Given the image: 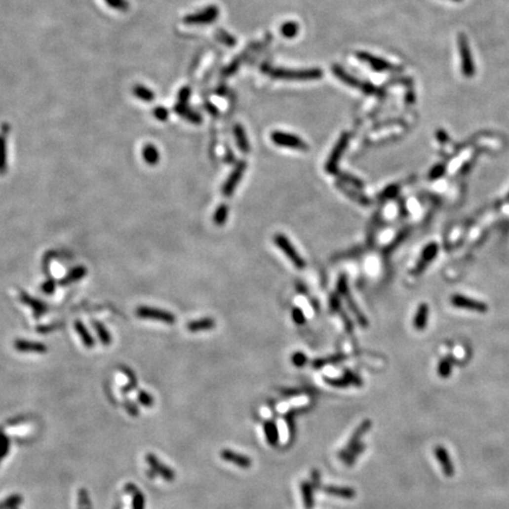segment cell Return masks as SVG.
<instances>
[{
    "instance_id": "1",
    "label": "cell",
    "mask_w": 509,
    "mask_h": 509,
    "mask_svg": "<svg viewBox=\"0 0 509 509\" xmlns=\"http://www.w3.org/2000/svg\"><path fill=\"white\" fill-rule=\"evenodd\" d=\"M263 71L267 72L270 77L285 80H315L322 77L323 72L319 69H306V70H290L269 68L265 66Z\"/></svg>"
},
{
    "instance_id": "2",
    "label": "cell",
    "mask_w": 509,
    "mask_h": 509,
    "mask_svg": "<svg viewBox=\"0 0 509 509\" xmlns=\"http://www.w3.org/2000/svg\"><path fill=\"white\" fill-rule=\"evenodd\" d=\"M333 72L335 73V76L340 79V80H342L343 83L348 85V86L358 88V90H361L362 92H364L367 94L381 96V91L379 90V88H376L374 85H371L370 83H367V81H363V80H359V79L353 77V76L349 75V73H347L346 70L341 68L340 65H334Z\"/></svg>"
},
{
    "instance_id": "3",
    "label": "cell",
    "mask_w": 509,
    "mask_h": 509,
    "mask_svg": "<svg viewBox=\"0 0 509 509\" xmlns=\"http://www.w3.org/2000/svg\"><path fill=\"white\" fill-rule=\"evenodd\" d=\"M274 240H275V244L278 246L279 250H282V252H284V255L290 260L295 268H297V269L300 270L306 268V261H304L303 257L298 254V251L295 249V246L291 244V242L288 239V237H286L285 235L276 234L275 237H274Z\"/></svg>"
},
{
    "instance_id": "4",
    "label": "cell",
    "mask_w": 509,
    "mask_h": 509,
    "mask_svg": "<svg viewBox=\"0 0 509 509\" xmlns=\"http://www.w3.org/2000/svg\"><path fill=\"white\" fill-rule=\"evenodd\" d=\"M350 135L348 132L342 133V136L338 138L336 144H335L333 151H331L330 156L328 158L327 164H325V171L328 173H331V175H336L338 173V163H340L341 158H342L344 151H346L347 146L349 144Z\"/></svg>"
},
{
    "instance_id": "5",
    "label": "cell",
    "mask_w": 509,
    "mask_h": 509,
    "mask_svg": "<svg viewBox=\"0 0 509 509\" xmlns=\"http://www.w3.org/2000/svg\"><path fill=\"white\" fill-rule=\"evenodd\" d=\"M271 141L275 143L276 145L278 146H284V148H290V149H296V150L300 151H307L309 149V146L303 139H301L300 137L291 135V133L282 132V131H274L270 136Z\"/></svg>"
},
{
    "instance_id": "6",
    "label": "cell",
    "mask_w": 509,
    "mask_h": 509,
    "mask_svg": "<svg viewBox=\"0 0 509 509\" xmlns=\"http://www.w3.org/2000/svg\"><path fill=\"white\" fill-rule=\"evenodd\" d=\"M137 316L141 317V318H146V319H155V321L166 323V324H175L176 323V316L171 313L170 312H166V310L158 309V308H152V307H138L136 310Z\"/></svg>"
},
{
    "instance_id": "7",
    "label": "cell",
    "mask_w": 509,
    "mask_h": 509,
    "mask_svg": "<svg viewBox=\"0 0 509 509\" xmlns=\"http://www.w3.org/2000/svg\"><path fill=\"white\" fill-rule=\"evenodd\" d=\"M246 170V161L239 160L238 163L236 164L233 172L230 173V176L228 177V179L225 181L223 188H222V193H223L224 196L230 197L231 195L235 193L236 188L238 187L240 179H242L243 175H244Z\"/></svg>"
},
{
    "instance_id": "8",
    "label": "cell",
    "mask_w": 509,
    "mask_h": 509,
    "mask_svg": "<svg viewBox=\"0 0 509 509\" xmlns=\"http://www.w3.org/2000/svg\"><path fill=\"white\" fill-rule=\"evenodd\" d=\"M218 14V7H216V6H210V7L204 8L203 11L196 12V13L187 16L184 18V21L187 24H194V25H197V24H199V25H202V24H210L216 20Z\"/></svg>"
},
{
    "instance_id": "9",
    "label": "cell",
    "mask_w": 509,
    "mask_h": 509,
    "mask_svg": "<svg viewBox=\"0 0 509 509\" xmlns=\"http://www.w3.org/2000/svg\"><path fill=\"white\" fill-rule=\"evenodd\" d=\"M357 58L362 62L367 63L375 71H390V70H397L395 65L390 64L387 60L380 57H375L373 54L367 52H357Z\"/></svg>"
},
{
    "instance_id": "10",
    "label": "cell",
    "mask_w": 509,
    "mask_h": 509,
    "mask_svg": "<svg viewBox=\"0 0 509 509\" xmlns=\"http://www.w3.org/2000/svg\"><path fill=\"white\" fill-rule=\"evenodd\" d=\"M459 47H460V53H461L463 73H465L467 77H471V76L474 75V64H473V59H471V57H470V51H469V48H468V44H467V40H466L465 36H460Z\"/></svg>"
},
{
    "instance_id": "11",
    "label": "cell",
    "mask_w": 509,
    "mask_h": 509,
    "mask_svg": "<svg viewBox=\"0 0 509 509\" xmlns=\"http://www.w3.org/2000/svg\"><path fill=\"white\" fill-rule=\"evenodd\" d=\"M146 462H148V465L154 469L155 473L159 474L160 476H163L166 481H172L173 478H175V474H173L172 469H170L169 467H166L165 465H163L154 454H148V455H146Z\"/></svg>"
},
{
    "instance_id": "12",
    "label": "cell",
    "mask_w": 509,
    "mask_h": 509,
    "mask_svg": "<svg viewBox=\"0 0 509 509\" xmlns=\"http://www.w3.org/2000/svg\"><path fill=\"white\" fill-rule=\"evenodd\" d=\"M14 348L20 352H36V353H44L47 352V348L45 344L40 342H33V341L26 340H16L14 341Z\"/></svg>"
},
{
    "instance_id": "13",
    "label": "cell",
    "mask_w": 509,
    "mask_h": 509,
    "mask_svg": "<svg viewBox=\"0 0 509 509\" xmlns=\"http://www.w3.org/2000/svg\"><path fill=\"white\" fill-rule=\"evenodd\" d=\"M435 455H436L438 463L442 467V470H443V474L446 475L447 477L453 476L454 473H455V469H454V465L450 461V457L448 455V452L446 448L443 447H437L435 449Z\"/></svg>"
},
{
    "instance_id": "14",
    "label": "cell",
    "mask_w": 509,
    "mask_h": 509,
    "mask_svg": "<svg viewBox=\"0 0 509 509\" xmlns=\"http://www.w3.org/2000/svg\"><path fill=\"white\" fill-rule=\"evenodd\" d=\"M215 327H216V322H215V319L211 318V317L195 319V321L189 322L187 324L188 330L191 331V333H198V331L210 330V329H212Z\"/></svg>"
},
{
    "instance_id": "15",
    "label": "cell",
    "mask_w": 509,
    "mask_h": 509,
    "mask_svg": "<svg viewBox=\"0 0 509 509\" xmlns=\"http://www.w3.org/2000/svg\"><path fill=\"white\" fill-rule=\"evenodd\" d=\"M20 298H21V301H23V303H25V304H27V306H30L32 308V310L35 312L36 317L41 316L42 313H46V310L48 309V307L44 303V302L40 300H37V298H33L30 296V295L24 294V292L20 295Z\"/></svg>"
},
{
    "instance_id": "16",
    "label": "cell",
    "mask_w": 509,
    "mask_h": 509,
    "mask_svg": "<svg viewBox=\"0 0 509 509\" xmlns=\"http://www.w3.org/2000/svg\"><path fill=\"white\" fill-rule=\"evenodd\" d=\"M86 268L83 267V265H78V267L73 268V269L70 271V273L66 275L64 278L60 281V284L62 285H70L72 283L80 281L81 278H84L86 276Z\"/></svg>"
},
{
    "instance_id": "17",
    "label": "cell",
    "mask_w": 509,
    "mask_h": 509,
    "mask_svg": "<svg viewBox=\"0 0 509 509\" xmlns=\"http://www.w3.org/2000/svg\"><path fill=\"white\" fill-rule=\"evenodd\" d=\"M336 185H337V188L340 189V190L342 191L344 195H347V196H348L349 198H352V200H355V202L359 203V204H361V205H368V204L371 203V200L369 199V198L365 197L364 195L359 194L358 190L347 188L346 185L343 184V183H337Z\"/></svg>"
},
{
    "instance_id": "18",
    "label": "cell",
    "mask_w": 509,
    "mask_h": 509,
    "mask_svg": "<svg viewBox=\"0 0 509 509\" xmlns=\"http://www.w3.org/2000/svg\"><path fill=\"white\" fill-rule=\"evenodd\" d=\"M234 133L235 137H236L237 145H238L239 150L243 152V154H248L250 151V144L248 141V137H246V133L244 129H243L242 125L236 124L234 127Z\"/></svg>"
},
{
    "instance_id": "19",
    "label": "cell",
    "mask_w": 509,
    "mask_h": 509,
    "mask_svg": "<svg viewBox=\"0 0 509 509\" xmlns=\"http://www.w3.org/2000/svg\"><path fill=\"white\" fill-rule=\"evenodd\" d=\"M75 328H76V331H77L79 336H80L81 342L84 343V346L87 347V348H92V347L94 346V340H93V337L91 336V334L88 333L87 328L85 327L84 323L80 321H76Z\"/></svg>"
},
{
    "instance_id": "20",
    "label": "cell",
    "mask_w": 509,
    "mask_h": 509,
    "mask_svg": "<svg viewBox=\"0 0 509 509\" xmlns=\"http://www.w3.org/2000/svg\"><path fill=\"white\" fill-rule=\"evenodd\" d=\"M143 158H144L145 163L149 164V165H156L159 161V152H158L157 148L152 144H148L144 146L143 149Z\"/></svg>"
},
{
    "instance_id": "21",
    "label": "cell",
    "mask_w": 509,
    "mask_h": 509,
    "mask_svg": "<svg viewBox=\"0 0 509 509\" xmlns=\"http://www.w3.org/2000/svg\"><path fill=\"white\" fill-rule=\"evenodd\" d=\"M344 297H346L347 304H348V307H349L350 312H352V313H353V315H355L356 319H357V322L359 323V324L362 325V327H368L369 323H368V321H367V318H365V316L363 315V313H361V310H359V308H358L357 306H356V303H355V302H353L352 298L350 297V295H349V294H348V295H346V296H344Z\"/></svg>"
},
{
    "instance_id": "22",
    "label": "cell",
    "mask_w": 509,
    "mask_h": 509,
    "mask_svg": "<svg viewBox=\"0 0 509 509\" xmlns=\"http://www.w3.org/2000/svg\"><path fill=\"white\" fill-rule=\"evenodd\" d=\"M176 111L178 112V115L183 116V117H184L185 119L193 121L194 124H199L200 121H202V118H200L199 115L196 114V112L191 111V110L189 109L185 104H183V103H181V104L177 105Z\"/></svg>"
},
{
    "instance_id": "23",
    "label": "cell",
    "mask_w": 509,
    "mask_h": 509,
    "mask_svg": "<svg viewBox=\"0 0 509 509\" xmlns=\"http://www.w3.org/2000/svg\"><path fill=\"white\" fill-rule=\"evenodd\" d=\"M427 318H428V307L426 304H421L417 310L415 318H414V325H415L416 329L421 330L426 327L427 324Z\"/></svg>"
},
{
    "instance_id": "24",
    "label": "cell",
    "mask_w": 509,
    "mask_h": 509,
    "mask_svg": "<svg viewBox=\"0 0 509 509\" xmlns=\"http://www.w3.org/2000/svg\"><path fill=\"white\" fill-rule=\"evenodd\" d=\"M229 216V206L227 204H221L215 213H213V223L217 225H223L227 222Z\"/></svg>"
},
{
    "instance_id": "25",
    "label": "cell",
    "mask_w": 509,
    "mask_h": 509,
    "mask_svg": "<svg viewBox=\"0 0 509 509\" xmlns=\"http://www.w3.org/2000/svg\"><path fill=\"white\" fill-rule=\"evenodd\" d=\"M93 327L94 329H96L97 331V335H98L100 342H102L103 344H105V346H109L110 343H111V335H110V333L108 331V329L105 328L104 324H102L100 322H93Z\"/></svg>"
},
{
    "instance_id": "26",
    "label": "cell",
    "mask_w": 509,
    "mask_h": 509,
    "mask_svg": "<svg viewBox=\"0 0 509 509\" xmlns=\"http://www.w3.org/2000/svg\"><path fill=\"white\" fill-rule=\"evenodd\" d=\"M435 252H436V246H435V244H431L427 248L425 251H423V255H422V260L420 261L419 265H417L416 268V273H420L423 269V267L428 263L429 261L431 260L432 257L435 256Z\"/></svg>"
},
{
    "instance_id": "27",
    "label": "cell",
    "mask_w": 509,
    "mask_h": 509,
    "mask_svg": "<svg viewBox=\"0 0 509 509\" xmlns=\"http://www.w3.org/2000/svg\"><path fill=\"white\" fill-rule=\"evenodd\" d=\"M298 30H300V26H298L297 23H295V21H288V23L282 25L281 33L285 38H294L298 33Z\"/></svg>"
},
{
    "instance_id": "28",
    "label": "cell",
    "mask_w": 509,
    "mask_h": 509,
    "mask_svg": "<svg viewBox=\"0 0 509 509\" xmlns=\"http://www.w3.org/2000/svg\"><path fill=\"white\" fill-rule=\"evenodd\" d=\"M129 488L131 489L130 492L133 494V509H144V496H143V494L135 486H129Z\"/></svg>"
},
{
    "instance_id": "29",
    "label": "cell",
    "mask_w": 509,
    "mask_h": 509,
    "mask_svg": "<svg viewBox=\"0 0 509 509\" xmlns=\"http://www.w3.org/2000/svg\"><path fill=\"white\" fill-rule=\"evenodd\" d=\"M338 177H340L341 181L347 182L349 185H352V188L355 189H362L364 187L363 182L361 179L357 178V177H353L352 175H348V173H338Z\"/></svg>"
},
{
    "instance_id": "30",
    "label": "cell",
    "mask_w": 509,
    "mask_h": 509,
    "mask_svg": "<svg viewBox=\"0 0 509 509\" xmlns=\"http://www.w3.org/2000/svg\"><path fill=\"white\" fill-rule=\"evenodd\" d=\"M133 92H135V96L138 97L139 99L145 100V102H149V100H152L155 98L154 92L145 86H136L133 88Z\"/></svg>"
},
{
    "instance_id": "31",
    "label": "cell",
    "mask_w": 509,
    "mask_h": 509,
    "mask_svg": "<svg viewBox=\"0 0 509 509\" xmlns=\"http://www.w3.org/2000/svg\"><path fill=\"white\" fill-rule=\"evenodd\" d=\"M8 450H10V440L6 436L5 432L0 429V462L7 455Z\"/></svg>"
},
{
    "instance_id": "32",
    "label": "cell",
    "mask_w": 509,
    "mask_h": 509,
    "mask_svg": "<svg viewBox=\"0 0 509 509\" xmlns=\"http://www.w3.org/2000/svg\"><path fill=\"white\" fill-rule=\"evenodd\" d=\"M6 171V139L4 135H0V173Z\"/></svg>"
},
{
    "instance_id": "33",
    "label": "cell",
    "mask_w": 509,
    "mask_h": 509,
    "mask_svg": "<svg viewBox=\"0 0 509 509\" xmlns=\"http://www.w3.org/2000/svg\"><path fill=\"white\" fill-rule=\"evenodd\" d=\"M21 504V496L19 495H12L10 498H7L4 502L0 504V509H12L16 506Z\"/></svg>"
},
{
    "instance_id": "34",
    "label": "cell",
    "mask_w": 509,
    "mask_h": 509,
    "mask_svg": "<svg viewBox=\"0 0 509 509\" xmlns=\"http://www.w3.org/2000/svg\"><path fill=\"white\" fill-rule=\"evenodd\" d=\"M398 190H400V188L397 185H390V187L386 188L381 193L380 198L381 199H392V198H394L398 194Z\"/></svg>"
},
{
    "instance_id": "35",
    "label": "cell",
    "mask_w": 509,
    "mask_h": 509,
    "mask_svg": "<svg viewBox=\"0 0 509 509\" xmlns=\"http://www.w3.org/2000/svg\"><path fill=\"white\" fill-rule=\"evenodd\" d=\"M337 292L341 296H346V295L349 294L348 290V281H347V276L342 275L338 278L337 283Z\"/></svg>"
},
{
    "instance_id": "36",
    "label": "cell",
    "mask_w": 509,
    "mask_h": 509,
    "mask_svg": "<svg viewBox=\"0 0 509 509\" xmlns=\"http://www.w3.org/2000/svg\"><path fill=\"white\" fill-rule=\"evenodd\" d=\"M291 317L294 319V322L298 325H302L306 323V316H304V313L302 312L300 308H294L291 312Z\"/></svg>"
},
{
    "instance_id": "37",
    "label": "cell",
    "mask_w": 509,
    "mask_h": 509,
    "mask_svg": "<svg viewBox=\"0 0 509 509\" xmlns=\"http://www.w3.org/2000/svg\"><path fill=\"white\" fill-rule=\"evenodd\" d=\"M217 37H218L219 39H221L222 41L224 42V44L229 45V46H233V45L235 44V42H236V40H235L234 37H231L230 35H229V33L224 32L223 30H221V31H218V36H217Z\"/></svg>"
},
{
    "instance_id": "38",
    "label": "cell",
    "mask_w": 509,
    "mask_h": 509,
    "mask_svg": "<svg viewBox=\"0 0 509 509\" xmlns=\"http://www.w3.org/2000/svg\"><path fill=\"white\" fill-rule=\"evenodd\" d=\"M105 2L109 6H111V7L117 8L119 11H125V8L127 7L126 2L124 0H105Z\"/></svg>"
},
{
    "instance_id": "39",
    "label": "cell",
    "mask_w": 509,
    "mask_h": 509,
    "mask_svg": "<svg viewBox=\"0 0 509 509\" xmlns=\"http://www.w3.org/2000/svg\"><path fill=\"white\" fill-rule=\"evenodd\" d=\"M138 400L139 402H142V404H144L145 407H151V404L154 403V400H152L151 396L145 392H139Z\"/></svg>"
},
{
    "instance_id": "40",
    "label": "cell",
    "mask_w": 509,
    "mask_h": 509,
    "mask_svg": "<svg viewBox=\"0 0 509 509\" xmlns=\"http://www.w3.org/2000/svg\"><path fill=\"white\" fill-rule=\"evenodd\" d=\"M292 362H294V364L297 365V367H301V365H303L307 362L306 355L302 352H296L292 356Z\"/></svg>"
},
{
    "instance_id": "41",
    "label": "cell",
    "mask_w": 509,
    "mask_h": 509,
    "mask_svg": "<svg viewBox=\"0 0 509 509\" xmlns=\"http://www.w3.org/2000/svg\"><path fill=\"white\" fill-rule=\"evenodd\" d=\"M41 289H42V291L45 292V294H48V295L53 294L54 290H56V283H54L53 281H51V279H50V281H46V282L44 283V284H42Z\"/></svg>"
},
{
    "instance_id": "42",
    "label": "cell",
    "mask_w": 509,
    "mask_h": 509,
    "mask_svg": "<svg viewBox=\"0 0 509 509\" xmlns=\"http://www.w3.org/2000/svg\"><path fill=\"white\" fill-rule=\"evenodd\" d=\"M330 308L333 312H340L341 309V302H340V297L337 296V295H333L330 298Z\"/></svg>"
},
{
    "instance_id": "43",
    "label": "cell",
    "mask_w": 509,
    "mask_h": 509,
    "mask_svg": "<svg viewBox=\"0 0 509 509\" xmlns=\"http://www.w3.org/2000/svg\"><path fill=\"white\" fill-rule=\"evenodd\" d=\"M155 116H156L159 120H165L169 114H167V111L164 108H157L155 110Z\"/></svg>"
},
{
    "instance_id": "44",
    "label": "cell",
    "mask_w": 509,
    "mask_h": 509,
    "mask_svg": "<svg viewBox=\"0 0 509 509\" xmlns=\"http://www.w3.org/2000/svg\"><path fill=\"white\" fill-rule=\"evenodd\" d=\"M126 405H125V408H126L127 411H129V414H131L132 416H136L137 414H138V410H137V408L135 407V404L133 403H130V402H126L125 403Z\"/></svg>"
},
{
    "instance_id": "45",
    "label": "cell",
    "mask_w": 509,
    "mask_h": 509,
    "mask_svg": "<svg viewBox=\"0 0 509 509\" xmlns=\"http://www.w3.org/2000/svg\"><path fill=\"white\" fill-rule=\"evenodd\" d=\"M342 318H343V321H344V325H346L347 330H348L349 333H352V323L350 322L349 317L347 316L346 313H342Z\"/></svg>"
},
{
    "instance_id": "46",
    "label": "cell",
    "mask_w": 509,
    "mask_h": 509,
    "mask_svg": "<svg viewBox=\"0 0 509 509\" xmlns=\"http://www.w3.org/2000/svg\"><path fill=\"white\" fill-rule=\"evenodd\" d=\"M454 1H460V0H454Z\"/></svg>"
}]
</instances>
